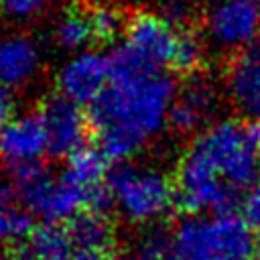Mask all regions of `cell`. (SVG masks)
Masks as SVG:
<instances>
[{
	"mask_svg": "<svg viewBox=\"0 0 260 260\" xmlns=\"http://www.w3.org/2000/svg\"><path fill=\"white\" fill-rule=\"evenodd\" d=\"M242 209H244V217L250 221V225L260 228V179L250 189H246Z\"/></svg>",
	"mask_w": 260,
	"mask_h": 260,
	"instance_id": "cell-22",
	"label": "cell"
},
{
	"mask_svg": "<svg viewBox=\"0 0 260 260\" xmlns=\"http://www.w3.org/2000/svg\"><path fill=\"white\" fill-rule=\"evenodd\" d=\"M205 37L219 51L238 53L260 39L256 0H217L205 14Z\"/></svg>",
	"mask_w": 260,
	"mask_h": 260,
	"instance_id": "cell-7",
	"label": "cell"
},
{
	"mask_svg": "<svg viewBox=\"0 0 260 260\" xmlns=\"http://www.w3.org/2000/svg\"><path fill=\"white\" fill-rule=\"evenodd\" d=\"M16 116V98L10 87L0 85V134L8 126V122Z\"/></svg>",
	"mask_w": 260,
	"mask_h": 260,
	"instance_id": "cell-23",
	"label": "cell"
},
{
	"mask_svg": "<svg viewBox=\"0 0 260 260\" xmlns=\"http://www.w3.org/2000/svg\"><path fill=\"white\" fill-rule=\"evenodd\" d=\"M177 91L175 79L165 71L112 77L89 110L95 146L114 165L128 162L169 126Z\"/></svg>",
	"mask_w": 260,
	"mask_h": 260,
	"instance_id": "cell-2",
	"label": "cell"
},
{
	"mask_svg": "<svg viewBox=\"0 0 260 260\" xmlns=\"http://www.w3.org/2000/svg\"><path fill=\"white\" fill-rule=\"evenodd\" d=\"M203 59H205L203 41L195 32H191L187 28H181L173 69L179 71V73H195L201 67Z\"/></svg>",
	"mask_w": 260,
	"mask_h": 260,
	"instance_id": "cell-19",
	"label": "cell"
},
{
	"mask_svg": "<svg viewBox=\"0 0 260 260\" xmlns=\"http://www.w3.org/2000/svg\"><path fill=\"white\" fill-rule=\"evenodd\" d=\"M41 47L30 35H0V85L14 91L32 83L41 71Z\"/></svg>",
	"mask_w": 260,
	"mask_h": 260,
	"instance_id": "cell-12",
	"label": "cell"
},
{
	"mask_svg": "<svg viewBox=\"0 0 260 260\" xmlns=\"http://www.w3.org/2000/svg\"><path fill=\"white\" fill-rule=\"evenodd\" d=\"M225 91L240 112L260 114V39L234 53L225 69Z\"/></svg>",
	"mask_w": 260,
	"mask_h": 260,
	"instance_id": "cell-11",
	"label": "cell"
},
{
	"mask_svg": "<svg viewBox=\"0 0 260 260\" xmlns=\"http://www.w3.org/2000/svg\"><path fill=\"white\" fill-rule=\"evenodd\" d=\"M67 232L75 248L112 250L114 228L104 211H81L67 223Z\"/></svg>",
	"mask_w": 260,
	"mask_h": 260,
	"instance_id": "cell-14",
	"label": "cell"
},
{
	"mask_svg": "<svg viewBox=\"0 0 260 260\" xmlns=\"http://www.w3.org/2000/svg\"><path fill=\"white\" fill-rule=\"evenodd\" d=\"M69 260H114L112 250H87V248H75L69 256Z\"/></svg>",
	"mask_w": 260,
	"mask_h": 260,
	"instance_id": "cell-24",
	"label": "cell"
},
{
	"mask_svg": "<svg viewBox=\"0 0 260 260\" xmlns=\"http://www.w3.org/2000/svg\"><path fill=\"white\" fill-rule=\"evenodd\" d=\"M53 39L67 53H79L89 49V45L95 41L89 14L79 8L63 10L53 24Z\"/></svg>",
	"mask_w": 260,
	"mask_h": 260,
	"instance_id": "cell-15",
	"label": "cell"
},
{
	"mask_svg": "<svg viewBox=\"0 0 260 260\" xmlns=\"http://www.w3.org/2000/svg\"><path fill=\"white\" fill-rule=\"evenodd\" d=\"M57 0H0V14L12 22H32L47 14Z\"/></svg>",
	"mask_w": 260,
	"mask_h": 260,
	"instance_id": "cell-20",
	"label": "cell"
},
{
	"mask_svg": "<svg viewBox=\"0 0 260 260\" xmlns=\"http://www.w3.org/2000/svg\"><path fill=\"white\" fill-rule=\"evenodd\" d=\"M219 108V91L211 79L193 75L183 87H179L169 126L181 134H199L209 124Z\"/></svg>",
	"mask_w": 260,
	"mask_h": 260,
	"instance_id": "cell-10",
	"label": "cell"
},
{
	"mask_svg": "<svg viewBox=\"0 0 260 260\" xmlns=\"http://www.w3.org/2000/svg\"><path fill=\"white\" fill-rule=\"evenodd\" d=\"M260 179V120H215L195 134L177 165V205L191 215L230 211Z\"/></svg>",
	"mask_w": 260,
	"mask_h": 260,
	"instance_id": "cell-1",
	"label": "cell"
},
{
	"mask_svg": "<svg viewBox=\"0 0 260 260\" xmlns=\"http://www.w3.org/2000/svg\"><path fill=\"white\" fill-rule=\"evenodd\" d=\"M112 81L110 55L85 49L79 53H71L55 75V85L59 95L71 100L79 106H93L102 93L108 89Z\"/></svg>",
	"mask_w": 260,
	"mask_h": 260,
	"instance_id": "cell-6",
	"label": "cell"
},
{
	"mask_svg": "<svg viewBox=\"0 0 260 260\" xmlns=\"http://www.w3.org/2000/svg\"><path fill=\"white\" fill-rule=\"evenodd\" d=\"M181 28L169 24L158 12H136L128 18L124 41L110 53L112 77L173 69Z\"/></svg>",
	"mask_w": 260,
	"mask_h": 260,
	"instance_id": "cell-5",
	"label": "cell"
},
{
	"mask_svg": "<svg viewBox=\"0 0 260 260\" xmlns=\"http://www.w3.org/2000/svg\"><path fill=\"white\" fill-rule=\"evenodd\" d=\"M49 140L41 112H20L0 134V162L10 173L43 165Z\"/></svg>",
	"mask_w": 260,
	"mask_h": 260,
	"instance_id": "cell-8",
	"label": "cell"
},
{
	"mask_svg": "<svg viewBox=\"0 0 260 260\" xmlns=\"http://www.w3.org/2000/svg\"><path fill=\"white\" fill-rule=\"evenodd\" d=\"M254 252H256L258 258H260V228H258V234H256V238H254Z\"/></svg>",
	"mask_w": 260,
	"mask_h": 260,
	"instance_id": "cell-26",
	"label": "cell"
},
{
	"mask_svg": "<svg viewBox=\"0 0 260 260\" xmlns=\"http://www.w3.org/2000/svg\"><path fill=\"white\" fill-rule=\"evenodd\" d=\"M132 260H181L173 232L148 225L132 244Z\"/></svg>",
	"mask_w": 260,
	"mask_h": 260,
	"instance_id": "cell-16",
	"label": "cell"
},
{
	"mask_svg": "<svg viewBox=\"0 0 260 260\" xmlns=\"http://www.w3.org/2000/svg\"><path fill=\"white\" fill-rule=\"evenodd\" d=\"M39 112L45 122L51 156L65 160L83 146H87L91 120L89 114L83 112V106L73 104L71 100L57 93L49 98Z\"/></svg>",
	"mask_w": 260,
	"mask_h": 260,
	"instance_id": "cell-9",
	"label": "cell"
},
{
	"mask_svg": "<svg viewBox=\"0 0 260 260\" xmlns=\"http://www.w3.org/2000/svg\"><path fill=\"white\" fill-rule=\"evenodd\" d=\"M18 203V197H16V191H14V185L12 181L8 179H0V207H8V205H14Z\"/></svg>",
	"mask_w": 260,
	"mask_h": 260,
	"instance_id": "cell-25",
	"label": "cell"
},
{
	"mask_svg": "<svg viewBox=\"0 0 260 260\" xmlns=\"http://www.w3.org/2000/svg\"><path fill=\"white\" fill-rule=\"evenodd\" d=\"M173 238L181 260H250L256 234L244 215L230 209L189 215L177 223Z\"/></svg>",
	"mask_w": 260,
	"mask_h": 260,
	"instance_id": "cell-3",
	"label": "cell"
},
{
	"mask_svg": "<svg viewBox=\"0 0 260 260\" xmlns=\"http://www.w3.org/2000/svg\"><path fill=\"white\" fill-rule=\"evenodd\" d=\"M156 12L175 28H187L195 14V4L193 0H158Z\"/></svg>",
	"mask_w": 260,
	"mask_h": 260,
	"instance_id": "cell-21",
	"label": "cell"
},
{
	"mask_svg": "<svg viewBox=\"0 0 260 260\" xmlns=\"http://www.w3.org/2000/svg\"><path fill=\"white\" fill-rule=\"evenodd\" d=\"M256 4H258V8H260V0H256Z\"/></svg>",
	"mask_w": 260,
	"mask_h": 260,
	"instance_id": "cell-27",
	"label": "cell"
},
{
	"mask_svg": "<svg viewBox=\"0 0 260 260\" xmlns=\"http://www.w3.org/2000/svg\"><path fill=\"white\" fill-rule=\"evenodd\" d=\"M75 250L67 225L41 223L14 244V260H69Z\"/></svg>",
	"mask_w": 260,
	"mask_h": 260,
	"instance_id": "cell-13",
	"label": "cell"
},
{
	"mask_svg": "<svg viewBox=\"0 0 260 260\" xmlns=\"http://www.w3.org/2000/svg\"><path fill=\"white\" fill-rule=\"evenodd\" d=\"M87 14H89V22H91L93 37L98 43H112L114 39L124 35L128 20H124L122 12L116 6L98 4L91 10H87Z\"/></svg>",
	"mask_w": 260,
	"mask_h": 260,
	"instance_id": "cell-18",
	"label": "cell"
},
{
	"mask_svg": "<svg viewBox=\"0 0 260 260\" xmlns=\"http://www.w3.org/2000/svg\"><path fill=\"white\" fill-rule=\"evenodd\" d=\"M35 228L32 213L20 203L0 207V244H18Z\"/></svg>",
	"mask_w": 260,
	"mask_h": 260,
	"instance_id": "cell-17",
	"label": "cell"
},
{
	"mask_svg": "<svg viewBox=\"0 0 260 260\" xmlns=\"http://www.w3.org/2000/svg\"><path fill=\"white\" fill-rule=\"evenodd\" d=\"M108 187L114 209L134 225H154L177 205V185L156 167L120 162L110 171Z\"/></svg>",
	"mask_w": 260,
	"mask_h": 260,
	"instance_id": "cell-4",
	"label": "cell"
}]
</instances>
